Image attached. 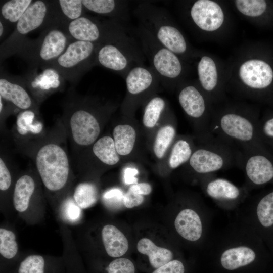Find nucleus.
Instances as JSON below:
<instances>
[{
	"label": "nucleus",
	"instance_id": "a878e982",
	"mask_svg": "<svg viewBox=\"0 0 273 273\" xmlns=\"http://www.w3.org/2000/svg\"><path fill=\"white\" fill-rule=\"evenodd\" d=\"M112 134L117 153L120 155L129 154L135 141L136 132L134 128L127 124L118 125L113 129Z\"/></svg>",
	"mask_w": 273,
	"mask_h": 273
},
{
	"label": "nucleus",
	"instance_id": "f8f14e48",
	"mask_svg": "<svg viewBox=\"0 0 273 273\" xmlns=\"http://www.w3.org/2000/svg\"><path fill=\"white\" fill-rule=\"evenodd\" d=\"M0 97L18 114L27 110L39 112L40 106L31 94L24 78L11 76L1 71Z\"/></svg>",
	"mask_w": 273,
	"mask_h": 273
},
{
	"label": "nucleus",
	"instance_id": "6e6552de",
	"mask_svg": "<svg viewBox=\"0 0 273 273\" xmlns=\"http://www.w3.org/2000/svg\"><path fill=\"white\" fill-rule=\"evenodd\" d=\"M142 52L130 37L115 43L99 44L96 51V65L116 72L125 78L133 67L142 65Z\"/></svg>",
	"mask_w": 273,
	"mask_h": 273
},
{
	"label": "nucleus",
	"instance_id": "7c9ffc66",
	"mask_svg": "<svg viewBox=\"0 0 273 273\" xmlns=\"http://www.w3.org/2000/svg\"><path fill=\"white\" fill-rule=\"evenodd\" d=\"M165 107L164 100L159 97L152 98L147 104L143 118L144 125L148 128L153 127L158 121Z\"/></svg>",
	"mask_w": 273,
	"mask_h": 273
},
{
	"label": "nucleus",
	"instance_id": "dca6fc26",
	"mask_svg": "<svg viewBox=\"0 0 273 273\" xmlns=\"http://www.w3.org/2000/svg\"><path fill=\"white\" fill-rule=\"evenodd\" d=\"M243 83L252 89H263L268 86L273 80V71L265 62L258 59L249 60L243 63L239 70Z\"/></svg>",
	"mask_w": 273,
	"mask_h": 273
},
{
	"label": "nucleus",
	"instance_id": "72a5a7b5",
	"mask_svg": "<svg viewBox=\"0 0 273 273\" xmlns=\"http://www.w3.org/2000/svg\"><path fill=\"white\" fill-rule=\"evenodd\" d=\"M18 252V244L14 233L4 228L0 229V253L5 258L11 259Z\"/></svg>",
	"mask_w": 273,
	"mask_h": 273
},
{
	"label": "nucleus",
	"instance_id": "0eeeda50",
	"mask_svg": "<svg viewBox=\"0 0 273 273\" xmlns=\"http://www.w3.org/2000/svg\"><path fill=\"white\" fill-rule=\"evenodd\" d=\"M213 137L233 147H241L244 151L252 150L256 136V128L250 118L243 115L228 112L210 124Z\"/></svg>",
	"mask_w": 273,
	"mask_h": 273
},
{
	"label": "nucleus",
	"instance_id": "ea45409f",
	"mask_svg": "<svg viewBox=\"0 0 273 273\" xmlns=\"http://www.w3.org/2000/svg\"><path fill=\"white\" fill-rule=\"evenodd\" d=\"M151 273H185V267L181 261L173 259L154 269Z\"/></svg>",
	"mask_w": 273,
	"mask_h": 273
},
{
	"label": "nucleus",
	"instance_id": "4468645a",
	"mask_svg": "<svg viewBox=\"0 0 273 273\" xmlns=\"http://www.w3.org/2000/svg\"><path fill=\"white\" fill-rule=\"evenodd\" d=\"M37 73L35 69L24 78L32 97L40 106L49 96L64 87V78L54 68L47 67Z\"/></svg>",
	"mask_w": 273,
	"mask_h": 273
},
{
	"label": "nucleus",
	"instance_id": "c03bdc74",
	"mask_svg": "<svg viewBox=\"0 0 273 273\" xmlns=\"http://www.w3.org/2000/svg\"><path fill=\"white\" fill-rule=\"evenodd\" d=\"M138 173V171L134 168L127 167L124 171V180L126 184H132L138 182V179L135 176Z\"/></svg>",
	"mask_w": 273,
	"mask_h": 273
},
{
	"label": "nucleus",
	"instance_id": "20e7f679",
	"mask_svg": "<svg viewBox=\"0 0 273 273\" xmlns=\"http://www.w3.org/2000/svg\"><path fill=\"white\" fill-rule=\"evenodd\" d=\"M140 25L160 44L176 55L187 49L185 37L169 20L165 10L148 2L140 4L135 10Z\"/></svg>",
	"mask_w": 273,
	"mask_h": 273
},
{
	"label": "nucleus",
	"instance_id": "a18cd8bd",
	"mask_svg": "<svg viewBox=\"0 0 273 273\" xmlns=\"http://www.w3.org/2000/svg\"><path fill=\"white\" fill-rule=\"evenodd\" d=\"M262 131L266 136L273 138V118L265 122L262 127Z\"/></svg>",
	"mask_w": 273,
	"mask_h": 273
},
{
	"label": "nucleus",
	"instance_id": "473e14b6",
	"mask_svg": "<svg viewBox=\"0 0 273 273\" xmlns=\"http://www.w3.org/2000/svg\"><path fill=\"white\" fill-rule=\"evenodd\" d=\"M175 134V129L171 125H166L159 130L154 145V152L157 158L163 157Z\"/></svg>",
	"mask_w": 273,
	"mask_h": 273
},
{
	"label": "nucleus",
	"instance_id": "c9c22d12",
	"mask_svg": "<svg viewBox=\"0 0 273 273\" xmlns=\"http://www.w3.org/2000/svg\"><path fill=\"white\" fill-rule=\"evenodd\" d=\"M235 4L240 12L249 17L260 16L266 8V3L263 0H237Z\"/></svg>",
	"mask_w": 273,
	"mask_h": 273
},
{
	"label": "nucleus",
	"instance_id": "bb28decb",
	"mask_svg": "<svg viewBox=\"0 0 273 273\" xmlns=\"http://www.w3.org/2000/svg\"><path fill=\"white\" fill-rule=\"evenodd\" d=\"M210 197L217 199L235 200L240 195L239 188L231 181L223 178H216L210 181L206 189Z\"/></svg>",
	"mask_w": 273,
	"mask_h": 273
},
{
	"label": "nucleus",
	"instance_id": "2f4dec72",
	"mask_svg": "<svg viewBox=\"0 0 273 273\" xmlns=\"http://www.w3.org/2000/svg\"><path fill=\"white\" fill-rule=\"evenodd\" d=\"M192 151L190 144L186 140H179L174 145L169 159L171 168H176L189 161Z\"/></svg>",
	"mask_w": 273,
	"mask_h": 273
},
{
	"label": "nucleus",
	"instance_id": "393cba45",
	"mask_svg": "<svg viewBox=\"0 0 273 273\" xmlns=\"http://www.w3.org/2000/svg\"><path fill=\"white\" fill-rule=\"evenodd\" d=\"M92 145V152L102 163L112 166L119 162V157L116 150L114 140L111 136H102Z\"/></svg>",
	"mask_w": 273,
	"mask_h": 273
},
{
	"label": "nucleus",
	"instance_id": "e433bc0d",
	"mask_svg": "<svg viewBox=\"0 0 273 273\" xmlns=\"http://www.w3.org/2000/svg\"><path fill=\"white\" fill-rule=\"evenodd\" d=\"M44 265L45 261L42 256L29 255L21 262L18 273H44Z\"/></svg>",
	"mask_w": 273,
	"mask_h": 273
},
{
	"label": "nucleus",
	"instance_id": "9b49d317",
	"mask_svg": "<svg viewBox=\"0 0 273 273\" xmlns=\"http://www.w3.org/2000/svg\"><path fill=\"white\" fill-rule=\"evenodd\" d=\"M234 148L213 138L209 140L206 147L194 152L189 164L193 169L200 174H206L219 171L233 164L240 156H236Z\"/></svg>",
	"mask_w": 273,
	"mask_h": 273
},
{
	"label": "nucleus",
	"instance_id": "f3484780",
	"mask_svg": "<svg viewBox=\"0 0 273 273\" xmlns=\"http://www.w3.org/2000/svg\"><path fill=\"white\" fill-rule=\"evenodd\" d=\"M243 165L248 178L256 185H262L273 178V164L265 156L244 151Z\"/></svg>",
	"mask_w": 273,
	"mask_h": 273
},
{
	"label": "nucleus",
	"instance_id": "5701e85b",
	"mask_svg": "<svg viewBox=\"0 0 273 273\" xmlns=\"http://www.w3.org/2000/svg\"><path fill=\"white\" fill-rule=\"evenodd\" d=\"M179 103L190 117L199 119L205 114L206 103L201 93L194 86L184 87L178 95Z\"/></svg>",
	"mask_w": 273,
	"mask_h": 273
},
{
	"label": "nucleus",
	"instance_id": "f03ea898",
	"mask_svg": "<svg viewBox=\"0 0 273 273\" xmlns=\"http://www.w3.org/2000/svg\"><path fill=\"white\" fill-rule=\"evenodd\" d=\"M60 118L74 157L94 144L101 132L100 121L88 99L70 89L63 102Z\"/></svg>",
	"mask_w": 273,
	"mask_h": 273
},
{
	"label": "nucleus",
	"instance_id": "ddd939ff",
	"mask_svg": "<svg viewBox=\"0 0 273 273\" xmlns=\"http://www.w3.org/2000/svg\"><path fill=\"white\" fill-rule=\"evenodd\" d=\"M48 131L39 112L23 110L16 115L15 123L10 131V138L16 148L42 139Z\"/></svg>",
	"mask_w": 273,
	"mask_h": 273
},
{
	"label": "nucleus",
	"instance_id": "b1692460",
	"mask_svg": "<svg viewBox=\"0 0 273 273\" xmlns=\"http://www.w3.org/2000/svg\"><path fill=\"white\" fill-rule=\"evenodd\" d=\"M255 257L254 251L249 247H234L223 252L220 257V263L225 269L233 270L251 263Z\"/></svg>",
	"mask_w": 273,
	"mask_h": 273
},
{
	"label": "nucleus",
	"instance_id": "1a4fd4ad",
	"mask_svg": "<svg viewBox=\"0 0 273 273\" xmlns=\"http://www.w3.org/2000/svg\"><path fill=\"white\" fill-rule=\"evenodd\" d=\"M136 32L141 40L142 51L159 79L165 82L177 78L182 72L177 55L158 43L140 25Z\"/></svg>",
	"mask_w": 273,
	"mask_h": 273
},
{
	"label": "nucleus",
	"instance_id": "412c9836",
	"mask_svg": "<svg viewBox=\"0 0 273 273\" xmlns=\"http://www.w3.org/2000/svg\"><path fill=\"white\" fill-rule=\"evenodd\" d=\"M86 10L107 16L119 22L126 18L127 3L115 0H82ZM121 23V22H120Z\"/></svg>",
	"mask_w": 273,
	"mask_h": 273
},
{
	"label": "nucleus",
	"instance_id": "4c0bfd02",
	"mask_svg": "<svg viewBox=\"0 0 273 273\" xmlns=\"http://www.w3.org/2000/svg\"><path fill=\"white\" fill-rule=\"evenodd\" d=\"M106 273H136L134 263L125 257L115 258L105 267Z\"/></svg>",
	"mask_w": 273,
	"mask_h": 273
},
{
	"label": "nucleus",
	"instance_id": "a211bd4d",
	"mask_svg": "<svg viewBox=\"0 0 273 273\" xmlns=\"http://www.w3.org/2000/svg\"><path fill=\"white\" fill-rule=\"evenodd\" d=\"M136 248L139 253L147 257L146 268L152 271L173 259V253L170 250L157 246L147 238L140 239Z\"/></svg>",
	"mask_w": 273,
	"mask_h": 273
},
{
	"label": "nucleus",
	"instance_id": "49530a36",
	"mask_svg": "<svg viewBox=\"0 0 273 273\" xmlns=\"http://www.w3.org/2000/svg\"><path fill=\"white\" fill-rule=\"evenodd\" d=\"M5 23L4 22L1 20H0V37L1 39L3 37V35H4V32H5Z\"/></svg>",
	"mask_w": 273,
	"mask_h": 273
},
{
	"label": "nucleus",
	"instance_id": "2eb2a0df",
	"mask_svg": "<svg viewBox=\"0 0 273 273\" xmlns=\"http://www.w3.org/2000/svg\"><path fill=\"white\" fill-rule=\"evenodd\" d=\"M190 16L199 28L206 31L218 29L224 21V14L220 6L210 0L194 2L190 10Z\"/></svg>",
	"mask_w": 273,
	"mask_h": 273
},
{
	"label": "nucleus",
	"instance_id": "9d476101",
	"mask_svg": "<svg viewBox=\"0 0 273 273\" xmlns=\"http://www.w3.org/2000/svg\"><path fill=\"white\" fill-rule=\"evenodd\" d=\"M51 2L33 1L16 24L12 34L1 46V59L12 55L26 39V36L50 21Z\"/></svg>",
	"mask_w": 273,
	"mask_h": 273
},
{
	"label": "nucleus",
	"instance_id": "423d86ee",
	"mask_svg": "<svg viewBox=\"0 0 273 273\" xmlns=\"http://www.w3.org/2000/svg\"><path fill=\"white\" fill-rule=\"evenodd\" d=\"M99 44L74 40L49 67L56 70L64 78L75 84L93 66L96 65Z\"/></svg>",
	"mask_w": 273,
	"mask_h": 273
},
{
	"label": "nucleus",
	"instance_id": "aec40b11",
	"mask_svg": "<svg viewBox=\"0 0 273 273\" xmlns=\"http://www.w3.org/2000/svg\"><path fill=\"white\" fill-rule=\"evenodd\" d=\"M36 189V180L31 172H25L18 178L13 193V205L17 211L22 212L27 210Z\"/></svg>",
	"mask_w": 273,
	"mask_h": 273
},
{
	"label": "nucleus",
	"instance_id": "39448f33",
	"mask_svg": "<svg viewBox=\"0 0 273 273\" xmlns=\"http://www.w3.org/2000/svg\"><path fill=\"white\" fill-rule=\"evenodd\" d=\"M74 40L102 44L115 43L129 37L121 23L114 20L100 21L82 16L62 26Z\"/></svg>",
	"mask_w": 273,
	"mask_h": 273
},
{
	"label": "nucleus",
	"instance_id": "c85d7f7f",
	"mask_svg": "<svg viewBox=\"0 0 273 273\" xmlns=\"http://www.w3.org/2000/svg\"><path fill=\"white\" fill-rule=\"evenodd\" d=\"M32 2V0L6 1L1 7V20L5 23L16 24Z\"/></svg>",
	"mask_w": 273,
	"mask_h": 273
},
{
	"label": "nucleus",
	"instance_id": "6ab92c4d",
	"mask_svg": "<svg viewBox=\"0 0 273 273\" xmlns=\"http://www.w3.org/2000/svg\"><path fill=\"white\" fill-rule=\"evenodd\" d=\"M174 226L177 232L188 241H196L201 237V221L199 215L192 209L180 211L174 220Z\"/></svg>",
	"mask_w": 273,
	"mask_h": 273
},
{
	"label": "nucleus",
	"instance_id": "c756f323",
	"mask_svg": "<svg viewBox=\"0 0 273 273\" xmlns=\"http://www.w3.org/2000/svg\"><path fill=\"white\" fill-rule=\"evenodd\" d=\"M98 195V188L94 184L82 182L76 186L73 198L81 209H86L93 206L97 202Z\"/></svg>",
	"mask_w": 273,
	"mask_h": 273
},
{
	"label": "nucleus",
	"instance_id": "37998d69",
	"mask_svg": "<svg viewBox=\"0 0 273 273\" xmlns=\"http://www.w3.org/2000/svg\"><path fill=\"white\" fill-rule=\"evenodd\" d=\"M129 189L141 195H149L152 191L151 185L146 183H141L133 184L130 186Z\"/></svg>",
	"mask_w": 273,
	"mask_h": 273
},
{
	"label": "nucleus",
	"instance_id": "f704fd0d",
	"mask_svg": "<svg viewBox=\"0 0 273 273\" xmlns=\"http://www.w3.org/2000/svg\"><path fill=\"white\" fill-rule=\"evenodd\" d=\"M257 215L262 226L269 227L273 224V192L260 201L257 207Z\"/></svg>",
	"mask_w": 273,
	"mask_h": 273
},
{
	"label": "nucleus",
	"instance_id": "7ed1b4c3",
	"mask_svg": "<svg viewBox=\"0 0 273 273\" xmlns=\"http://www.w3.org/2000/svg\"><path fill=\"white\" fill-rule=\"evenodd\" d=\"M59 27H48L35 40L26 39L15 54L24 59L32 69L49 67L71 42L66 32Z\"/></svg>",
	"mask_w": 273,
	"mask_h": 273
},
{
	"label": "nucleus",
	"instance_id": "a19ab883",
	"mask_svg": "<svg viewBox=\"0 0 273 273\" xmlns=\"http://www.w3.org/2000/svg\"><path fill=\"white\" fill-rule=\"evenodd\" d=\"M144 200L142 195L136 193L128 189L124 195L123 203L125 207L132 208L141 205Z\"/></svg>",
	"mask_w": 273,
	"mask_h": 273
},
{
	"label": "nucleus",
	"instance_id": "f257e3e1",
	"mask_svg": "<svg viewBox=\"0 0 273 273\" xmlns=\"http://www.w3.org/2000/svg\"><path fill=\"white\" fill-rule=\"evenodd\" d=\"M67 141L59 118L43 138L15 148L32 160L44 186L51 192L63 190L71 177L72 164Z\"/></svg>",
	"mask_w": 273,
	"mask_h": 273
},
{
	"label": "nucleus",
	"instance_id": "cd10ccee",
	"mask_svg": "<svg viewBox=\"0 0 273 273\" xmlns=\"http://www.w3.org/2000/svg\"><path fill=\"white\" fill-rule=\"evenodd\" d=\"M197 72L202 87L206 91H212L218 80L217 68L214 61L208 56L202 57L198 62Z\"/></svg>",
	"mask_w": 273,
	"mask_h": 273
},
{
	"label": "nucleus",
	"instance_id": "58836bf2",
	"mask_svg": "<svg viewBox=\"0 0 273 273\" xmlns=\"http://www.w3.org/2000/svg\"><path fill=\"white\" fill-rule=\"evenodd\" d=\"M81 208L75 202L73 198H66L62 203L64 216L71 222L77 221L81 215Z\"/></svg>",
	"mask_w": 273,
	"mask_h": 273
},
{
	"label": "nucleus",
	"instance_id": "4be33fe9",
	"mask_svg": "<svg viewBox=\"0 0 273 273\" xmlns=\"http://www.w3.org/2000/svg\"><path fill=\"white\" fill-rule=\"evenodd\" d=\"M106 253L112 258L121 257L128 249V241L124 234L112 224L105 225L101 232Z\"/></svg>",
	"mask_w": 273,
	"mask_h": 273
},
{
	"label": "nucleus",
	"instance_id": "79ce46f5",
	"mask_svg": "<svg viewBox=\"0 0 273 273\" xmlns=\"http://www.w3.org/2000/svg\"><path fill=\"white\" fill-rule=\"evenodd\" d=\"M123 194L118 188H112L106 191L103 195L104 201L109 204L120 202L123 200Z\"/></svg>",
	"mask_w": 273,
	"mask_h": 273
}]
</instances>
